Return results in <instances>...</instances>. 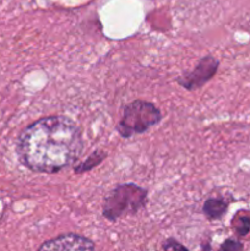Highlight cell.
Instances as JSON below:
<instances>
[{"mask_svg":"<svg viewBox=\"0 0 250 251\" xmlns=\"http://www.w3.org/2000/svg\"><path fill=\"white\" fill-rule=\"evenodd\" d=\"M232 225L235 232L240 237H244L250 232V217L248 215H242V213L237 215L233 220Z\"/></svg>","mask_w":250,"mask_h":251,"instance_id":"obj_8","label":"cell"},{"mask_svg":"<svg viewBox=\"0 0 250 251\" xmlns=\"http://www.w3.org/2000/svg\"><path fill=\"white\" fill-rule=\"evenodd\" d=\"M228 205L225 203V200L220 198H212L208 199L203 205V212L211 220H217L220 218L223 213L227 211Z\"/></svg>","mask_w":250,"mask_h":251,"instance_id":"obj_6","label":"cell"},{"mask_svg":"<svg viewBox=\"0 0 250 251\" xmlns=\"http://www.w3.org/2000/svg\"><path fill=\"white\" fill-rule=\"evenodd\" d=\"M163 248L166 251H188L186 248H184L183 245L179 244L178 242H175V240L173 239L167 240V242L164 243Z\"/></svg>","mask_w":250,"mask_h":251,"instance_id":"obj_10","label":"cell"},{"mask_svg":"<svg viewBox=\"0 0 250 251\" xmlns=\"http://www.w3.org/2000/svg\"><path fill=\"white\" fill-rule=\"evenodd\" d=\"M162 114L154 104L145 100H135L124 108L117 130L123 137H131L158 124Z\"/></svg>","mask_w":250,"mask_h":251,"instance_id":"obj_3","label":"cell"},{"mask_svg":"<svg viewBox=\"0 0 250 251\" xmlns=\"http://www.w3.org/2000/svg\"><path fill=\"white\" fill-rule=\"evenodd\" d=\"M217 68L218 60H216L213 56H206V58L201 59L199 61V64L194 68V70L184 74L178 81L186 90L199 88L215 76Z\"/></svg>","mask_w":250,"mask_h":251,"instance_id":"obj_4","label":"cell"},{"mask_svg":"<svg viewBox=\"0 0 250 251\" xmlns=\"http://www.w3.org/2000/svg\"><path fill=\"white\" fill-rule=\"evenodd\" d=\"M147 201V191L136 184H122L113 189L104 199L103 216L117 221L124 216L135 215Z\"/></svg>","mask_w":250,"mask_h":251,"instance_id":"obj_2","label":"cell"},{"mask_svg":"<svg viewBox=\"0 0 250 251\" xmlns=\"http://www.w3.org/2000/svg\"><path fill=\"white\" fill-rule=\"evenodd\" d=\"M37 251H95V244L88 238L70 233L43 243Z\"/></svg>","mask_w":250,"mask_h":251,"instance_id":"obj_5","label":"cell"},{"mask_svg":"<svg viewBox=\"0 0 250 251\" xmlns=\"http://www.w3.org/2000/svg\"><path fill=\"white\" fill-rule=\"evenodd\" d=\"M243 245L239 242L233 239H228L221 245L220 251H242Z\"/></svg>","mask_w":250,"mask_h":251,"instance_id":"obj_9","label":"cell"},{"mask_svg":"<svg viewBox=\"0 0 250 251\" xmlns=\"http://www.w3.org/2000/svg\"><path fill=\"white\" fill-rule=\"evenodd\" d=\"M105 158V153L104 152H100V151H95L91 156H88V158L86 159L85 162L80 164L78 167H76L75 172L76 173L81 174V173H85V172L91 171L93 167L98 166L103 159Z\"/></svg>","mask_w":250,"mask_h":251,"instance_id":"obj_7","label":"cell"},{"mask_svg":"<svg viewBox=\"0 0 250 251\" xmlns=\"http://www.w3.org/2000/svg\"><path fill=\"white\" fill-rule=\"evenodd\" d=\"M80 127L60 115L42 118L27 126L17 141L20 162L36 173L54 174L73 166L82 152Z\"/></svg>","mask_w":250,"mask_h":251,"instance_id":"obj_1","label":"cell"}]
</instances>
